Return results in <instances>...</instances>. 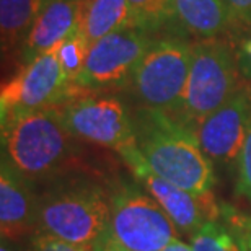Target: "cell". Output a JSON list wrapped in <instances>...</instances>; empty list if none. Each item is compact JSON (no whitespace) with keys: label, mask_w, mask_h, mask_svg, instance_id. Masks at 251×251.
<instances>
[{"label":"cell","mask_w":251,"mask_h":251,"mask_svg":"<svg viewBox=\"0 0 251 251\" xmlns=\"http://www.w3.org/2000/svg\"><path fill=\"white\" fill-rule=\"evenodd\" d=\"M139 152L153 173L194 194H210L214 163L199 144L196 130L162 109L139 106L132 114Z\"/></svg>","instance_id":"1"},{"label":"cell","mask_w":251,"mask_h":251,"mask_svg":"<svg viewBox=\"0 0 251 251\" xmlns=\"http://www.w3.org/2000/svg\"><path fill=\"white\" fill-rule=\"evenodd\" d=\"M0 124L2 157L28 181H56L77 160L78 139L65 127L57 106L12 114Z\"/></svg>","instance_id":"2"},{"label":"cell","mask_w":251,"mask_h":251,"mask_svg":"<svg viewBox=\"0 0 251 251\" xmlns=\"http://www.w3.org/2000/svg\"><path fill=\"white\" fill-rule=\"evenodd\" d=\"M109 193L83 176L59 178L39 196L38 230L93 248L109 232Z\"/></svg>","instance_id":"3"},{"label":"cell","mask_w":251,"mask_h":251,"mask_svg":"<svg viewBox=\"0 0 251 251\" xmlns=\"http://www.w3.org/2000/svg\"><path fill=\"white\" fill-rule=\"evenodd\" d=\"M238 59L228 44L204 39L193 44V59L183 98L173 116L196 130L240 85Z\"/></svg>","instance_id":"4"},{"label":"cell","mask_w":251,"mask_h":251,"mask_svg":"<svg viewBox=\"0 0 251 251\" xmlns=\"http://www.w3.org/2000/svg\"><path fill=\"white\" fill-rule=\"evenodd\" d=\"M193 44L179 38L152 39L135 65L127 87L140 106L176 111L188 82Z\"/></svg>","instance_id":"5"},{"label":"cell","mask_w":251,"mask_h":251,"mask_svg":"<svg viewBox=\"0 0 251 251\" xmlns=\"http://www.w3.org/2000/svg\"><path fill=\"white\" fill-rule=\"evenodd\" d=\"M109 233L129 251H162L179 238L178 228L137 181H119L109 191Z\"/></svg>","instance_id":"6"},{"label":"cell","mask_w":251,"mask_h":251,"mask_svg":"<svg viewBox=\"0 0 251 251\" xmlns=\"http://www.w3.org/2000/svg\"><path fill=\"white\" fill-rule=\"evenodd\" d=\"M57 108L62 123L75 139L114 150L119 157L137 147L132 114L116 97H69Z\"/></svg>","instance_id":"7"},{"label":"cell","mask_w":251,"mask_h":251,"mask_svg":"<svg viewBox=\"0 0 251 251\" xmlns=\"http://www.w3.org/2000/svg\"><path fill=\"white\" fill-rule=\"evenodd\" d=\"M132 176L135 178L157 204L163 209L179 233L191 237L207 220L220 219L222 204L215 201L214 194H194L176 184L167 181L152 172L137 147L121 155Z\"/></svg>","instance_id":"8"},{"label":"cell","mask_w":251,"mask_h":251,"mask_svg":"<svg viewBox=\"0 0 251 251\" xmlns=\"http://www.w3.org/2000/svg\"><path fill=\"white\" fill-rule=\"evenodd\" d=\"M150 43L149 33L140 28L119 29L92 43L74 87L97 92L127 85L130 74Z\"/></svg>","instance_id":"9"},{"label":"cell","mask_w":251,"mask_h":251,"mask_svg":"<svg viewBox=\"0 0 251 251\" xmlns=\"http://www.w3.org/2000/svg\"><path fill=\"white\" fill-rule=\"evenodd\" d=\"M70 82L57 59L56 51L23 64L20 72L3 83L0 92V121L12 114L59 106L70 97Z\"/></svg>","instance_id":"10"},{"label":"cell","mask_w":251,"mask_h":251,"mask_svg":"<svg viewBox=\"0 0 251 251\" xmlns=\"http://www.w3.org/2000/svg\"><path fill=\"white\" fill-rule=\"evenodd\" d=\"M251 126V83L240 82L222 106L209 114L196 129L199 144L214 165H237Z\"/></svg>","instance_id":"11"},{"label":"cell","mask_w":251,"mask_h":251,"mask_svg":"<svg viewBox=\"0 0 251 251\" xmlns=\"http://www.w3.org/2000/svg\"><path fill=\"white\" fill-rule=\"evenodd\" d=\"M39 196L33 183L2 157L0 165V230L2 240L18 242L38 230Z\"/></svg>","instance_id":"12"},{"label":"cell","mask_w":251,"mask_h":251,"mask_svg":"<svg viewBox=\"0 0 251 251\" xmlns=\"http://www.w3.org/2000/svg\"><path fill=\"white\" fill-rule=\"evenodd\" d=\"M83 0H46L23 43V64L52 51L80 25Z\"/></svg>","instance_id":"13"},{"label":"cell","mask_w":251,"mask_h":251,"mask_svg":"<svg viewBox=\"0 0 251 251\" xmlns=\"http://www.w3.org/2000/svg\"><path fill=\"white\" fill-rule=\"evenodd\" d=\"M80 31L92 44L124 28H135L127 0H83Z\"/></svg>","instance_id":"14"},{"label":"cell","mask_w":251,"mask_h":251,"mask_svg":"<svg viewBox=\"0 0 251 251\" xmlns=\"http://www.w3.org/2000/svg\"><path fill=\"white\" fill-rule=\"evenodd\" d=\"M175 10L179 23L204 39L219 36L233 25L225 0H175Z\"/></svg>","instance_id":"15"},{"label":"cell","mask_w":251,"mask_h":251,"mask_svg":"<svg viewBox=\"0 0 251 251\" xmlns=\"http://www.w3.org/2000/svg\"><path fill=\"white\" fill-rule=\"evenodd\" d=\"M46 0H0L2 51H10L31 31Z\"/></svg>","instance_id":"16"},{"label":"cell","mask_w":251,"mask_h":251,"mask_svg":"<svg viewBox=\"0 0 251 251\" xmlns=\"http://www.w3.org/2000/svg\"><path fill=\"white\" fill-rule=\"evenodd\" d=\"M194 251H250L243 237L225 220L212 219L189 237Z\"/></svg>","instance_id":"17"},{"label":"cell","mask_w":251,"mask_h":251,"mask_svg":"<svg viewBox=\"0 0 251 251\" xmlns=\"http://www.w3.org/2000/svg\"><path fill=\"white\" fill-rule=\"evenodd\" d=\"M134 26L147 33L157 31L176 18L175 0H127Z\"/></svg>","instance_id":"18"},{"label":"cell","mask_w":251,"mask_h":251,"mask_svg":"<svg viewBox=\"0 0 251 251\" xmlns=\"http://www.w3.org/2000/svg\"><path fill=\"white\" fill-rule=\"evenodd\" d=\"M88 49H90V43L85 38V34L80 31V28L75 29L74 33H70L62 43H59L54 48L59 62H61L64 69L65 77H67L72 87L80 72H82L85 61H87Z\"/></svg>","instance_id":"19"},{"label":"cell","mask_w":251,"mask_h":251,"mask_svg":"<svg viewBox=\"0 0 251 251\" xmlns=\"http://www.w3.org/2000/svg\"><path fill=\"white\" fill-rule=\"evenodd\" d=\"M237 181H235V193L243 198L251 205V126L243 142L242 152L237 160Z\"/></svg>","instance_id":"20"},{"label":"cell","mask_w":251,"mask_h":251,"mask_svg":"<svg viewBox=\"0 0 251 251\" xmlns=\"http://www.w3.org/2000/svg\"><path fill=\"white\" fill-rule=\"evenodd\" d=\"M28 251H95V250L87 247H78V245L69 243L62 238L54 237L51 233L36 230L29 237Z\"/></svg>","instance_id":"21"},{"label":"cell","mask_w":251,"mask_h":251,"mask_svg":"<svg viewBox=\"0 0 251 251\" xmlns=\"http://www.w3.org/2000/svg\"><path fill=\"white\" fill-rule=\"evenodd\" d=\"M220 217L242 235L245 243L248 245V250L251 251V215L240 212V210H237L228 204H222V214H220Z\"/></svg>","instance_id":"22"},{"label":"cell","mask_w":251,"mask_h":251,"mask_svg":"<svg viewBox=\"0 0 251 251\" xmlns=\"http://www.w3.org/2000/svg\"><path fill=\"white\" fill-rule=\"evenodd\" d=\"M233 23H251V0H225Z\"/></svg>","instance_id":"23"},{"label":"cell","mask_w":251,"mask_h":251,"mask_svg":"<svg viewBox=\"0 0 251 251\" xmlns=\"http://www.w3.org/2000/svg\"><path fill=\"white\" fill-rule=\"evenodd\" d=\"M237 59L240 72L243 74V77L247 80H251V34L240 44Z\"/></svg>","instance_id":"24"},{"label":"cell","mask_w":251,"mask_h":251,"mask_svg":"<svg viewBox=\"0 0 251 251\" xmlns=\"http://www.w3.org/2000/svg\"><path fill=\"white\" fill-rule=\"evenodd\" d=\"M93 250L95 251H129V250H126L123 245H119L109 232L104 235L97 245H95Z\"/></svg>","instance_id":"25"},{"label":"cell","mask_w":251,"mask_h":251,"mask_svg":"<svg viewBox=\"0 0 251 251\" xmlns=\"http://www.w3.org/2000/svg\"><path fill=\"white\" fill-rule=\"evenodd\" d=\"M162 251H194V248L191 247V243L183 242L181 238H176V240H173L170 245H167Z\"/></svg>","instance_id":"26"},{"label":"cell","mask_w":251,"mask_h":251,"mask_svg":"<svg viewBox=\"0 0 251 251\" xmlns=\"http://www.w3.org/2000/svg\"><path fill=\"white\" fill-rule=\"evenodd\" d=\"M12 243L13 242H8V240H2V245H0V251H17Z\"/></svg>","instance_id":"27"}]
</instances>
